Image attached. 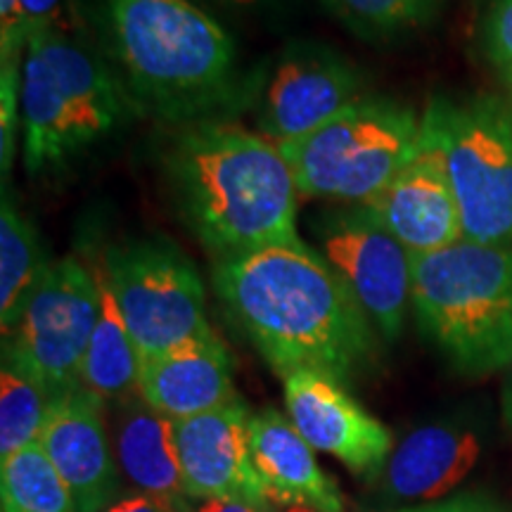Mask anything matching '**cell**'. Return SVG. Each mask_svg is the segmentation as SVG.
<instances>
[{"label":"cell","instance_id":"cell-1","mask_svg":"<svg viewBox=\"0 0 512 512\" xmlns=\"http://www.w3.org/2000/svg\"><path fill=\"white\" fill-rule=\"evenodd\" d=\"M211 283L230 320L280 377L318 370L349 384L373 366L375 325L306 242L214 261Z\"/></svg>","mask_w":512,"mask_h":512},{"label":"cell","instance_id":"cell-2","mask_svg":"<svg viewBox=\"0 0 512 512\" xmlns=\"http://www.w3.org/2000/svg\"><path fill=\"white\" fill-rule=\"evenodd\" d=\"M171 200L214 261L304 242L280 147L223 119L183 126L164 157Z\"/></svg>","mask_w":512,"mask_h":512},{"label":"cell","instance_id":"cell-3","mask_svg":"<svg viewBox=\"0 0 512 512\" xmlns=\"http://www.w3.org/2000/svg\"><path fill=\"white\" fill-rule=\"evenodd\" d=\"M128 100L171 124L219 119L242 91L238 46L192 0H105Z\"/></svg>","mask_w":512,"mask_h":512},{"label":"cell","instance_id":"cell-4","mask_svg":"<svg viewBox=\"0 0 512 512\" xmlns=\"http://www.w3.org/2000/svg\"><path fill=\"white\" fill-rule=\"evenodd\" d=\"M418 328L453 368L491 375L512 363V247L463 238L413 256Z\"/></svg>","mask_w":512,"mask_h":512},{"label":"cell","instance_id":"cell-5","mask_svg":"<svg viewBox=\"0 0 512 512\" xmlns=\"http://www.w3.org/2000/svg\"><path fill=\"white\" fill-rule=\"evenodd\" d=\"M128 95L95 48L64 27L29 36L22 60V159L29 174L110 136Z\"/></svg>","mask_w":512,"mask_h":512},{"label":"cell","instance_id":"cell-6","mask_svg":"<svg viewBox=\"0 0 512 512\" xmlns=\"http://www.w3.org/2000/svg\"><path fill=\"white\" fill-rule=\"evenodd\" d=\"M420 133L411 105L368 93L280 152L302 197L366 207L413 157Z\"/></svg>","mask_w":512,"mask_h":512},{"label":"cell","instance_id":"cell-7","mask_svg":"<svg viewBox=\"0 0 512 512\" xmlns=\"http://www.w3.org/2000/svg\"><path fill=\"white\" fill-rule=\"evenodd\" d=\"M100 273L143 358L216 335L200 271L169 240H133L112 247Z\"/></svg>","mask_w":512,"mask_h":512},{"label":"cell","instance_id":"cell-8","mask_svg":"<svg viewBox=\"0 0 512 512\" xmlns=\"http://www.w3.org/2000/svg\"><path fill=\"white\" fill-rule=\"evenodd\" d=\"M467 240L512 247V102L432 100Z\"/></svg>","mask_w":512,"mask_h":512},{"label":"cell","instance_id":"cell-9","mask_svg":"<svg viewBox=\"0 0 512 512\" xmlns=\"http://www.w3.org/2000/svg\"><path fill=\"white\" fill-rule=\"evenodd\" d=\"M98 316V273L74 256L53 261L3 337V361L41 382L53 399L72 392Z\"/></svg>","mask_w":512,"mask_h":512},{"label":"cell","instance_id":"cell-10","mask_svg":"<svg viewBox=\"0 0 512 512\" xmlns=\"http://www.w3.org/2000/svg\"><path fill=\"white\" fill-rule=\"evenodd\" d=\"M313 233L318 254L349 287L377 335L396 342L413 297V254L366 207L323 214Z\"/></svg>","mask_w":512,"mask_h":512},{"label":"cell","instance_id":"cell-11","mask_svg":"<svg viewBox=\"0 0 512 512\" xmlns=\"http://www.w3.org/2000/svg\"><path fill=\"white\" fill-rule=\"evenodd\" d=\"M366 209L413 256L439 252L465 238L434 102L422 117L413 157Z\"/></svg>","mask_w":512,"mask_h":512},{"label":"cell","instance_id":"cell-12","mask_svg":"<svg viewBox=\"0 0 512 512\" xmlns=\"http://www.w3.org/2000/svg\"><path fill=\"white\" fill-rule=\"evenodd\" d=\"M366 79L320 43H292L278 57L259 100V133L275 145L299 140L363 98Z\"/></svg>","mask_w":512,"mask_h":512},{"label":"cell","instance_id":"cell-13","mask_svg":"<svg viewBox=\"0 0 512 512\" xmlns=\"http://www.w3.org/2000/svg\"><path fill=\"white\" fill-rule=\"evenodd\" d=\"M287 418L313 451L328 453L356 475L380 477L394 451V437L347 392V384L318 370L283 377Z\"/></svg>","mask_w":512,"mask_h":512},{"label":"cell","instance_id":"cell-14","mask_svg":"<svg viewBox=\"0 0 512 512\" xmlns=\"http://www.w3.org/2000/svg\"><path fill=\"white\" fill-rule=\"evenodd\" d=\"M252 411L242 399L195 418L174 420L185 494L190 501L235 498L268 508V496L249 451Z\"/></svg>","mask_w":512,"mask_h":512},{"label":"cell","instance_id":"cell-15","mask_svg":"<svg viewBox=\"0 0 512 512\" xmlns=\"http://www.w3.org/2000/svg\"><path fill=\"white\" fill-rule=\"evenodd\" d=\"M484 451L482 430L467 420L427 422L394 446L375 479L382 508L444 501L472 475Z\"/></svg>","mask_w":512,"mask_h":512},{"label":"cell","instance_id":"cell-16","mask_svg":"<svg viewBox=\"0 0 512 512\" xmlns=\"http://www.w3.org/2000/svg\"><path fill=\"white\" fill-rule=\"evenodd\" d=\"M102 406L81 387L57 396L38 441L67 484L76 512H102L119 498V465Z\"/></svg>","mask_w":512,"mask_h":512},{"label":"cell","instance_id":"cell-17","mask_svg":"<svg viewBox=\"0 0 512 512\" xmlns=\"http://www.w3.org/2000/svg\"><path fill=\"white\" fill-rule=\"evenodd\" d=\"M138 394L169 420L195 418L240 399L233 358L216 335L143 358Z\"/></svg>","mask_w":512,"mask_h":512},{"label":"cell","instance_id":"cell-18","mask_svg":"<svg viewBox=\"0 0 512 512\" xmlns=\"http://www.w3.org/2000/svg\"><path fill=\"white\" fill-rule=\"evenodd\" d=\"M249 451L268 503H306L320 512H344L337 484L285 413L275 408L252 413Z\"/></svg>","mask_w":512,"mask_h":512},{"label":"cell","instance_id":"cell-19","mask_svg":"<svg viewBox=\"0 0 512 512\" xmlns=\"http://www.w3.org/2000/svg\"><path fill=\"white\" fill-rule=\"evenodd\" d=\"M117 406L112 446L121 475L138 494L155 498L174 512H190L192 501L183 486L174 420L147 406L140 394Z\"/></svg>","mask_w":512,"mask_h":512},{"label":"cell","instance_id":"cell-20","mask_svg":"<svg viewBox=\"0 0 512 512\" xmlns=\"http://www.w3.org/2000/svg\"><path fill=\"white\" fill-rule=\"evenodd\" d=\"M100 283V316L93 337L83 356L79 387L95 396L100 403H121L138 394L143 356L133 342L117 299L98 271Z\"/></svg>","mask_w":512,"mask_h":512},{"label":"cell","instance_id":"cell-21","mask_svg":"<svg viewBox=\"0 0 512 512\" xmlns=\"http://www.w3.org/2000/svg\"><path fill=\"white\" fill-rule=\"evenodd\" d=\"M53 261L46 259L41 235L3 190L0 204V328H15L19 313Z\"/></svg>","mask_w":512,"mask_h":512},{"label":"cell","instance_id":"cell-22","mask_svg":"<svg viewBox=\"0 0 512 512\" xmlns=\"http://www.w3.org/2000/svg\"><path fill=\"white\" fill-rule=\"evenodd\" d=\"M3 512H76L67 484L41 444L0 460Z\"/></svg>","mask_w":512,"mask_h":512},{"label":"cell","instance_id":"cell-23","mask_svg":"<svg viewBox=\"0 0 512 512\" xmlns=\"http://www.w3.org/2000/svg\"><path fill=\"white\" fill-rule=\"evenodd\" d=\"M332 17L366 41L413 34L437 19L448 0H320Z\"/></svg>","mask_w":512,"mask_h":512},{"label":"cell","instance_id":"cell-24","mask_svg":"<svg viewBox=\"0 0 512 512\" xmlns=\"http://www.w3.org/2000/svg\"><path fill=\"white\" fill-rule=\"evenodd\" d=\"M53 396L41 382L3 361L0 368V460L41 441Z\"/></svg>","mask_w":512,"mask_h":512},{"label":"cell","instance_id":"cell-25","mask_svg":"<svg viewBox=\"0 0 512 512\" xmlns=\"http://www.w3.org/2000/svg\"><path fill=\"white\" fill-rule=\"evenodd\" d=\"M22 60L0 62V171H3V181H8L12 162H15L17 140H22Z\"/></svg>","mask_w":512,"mask_h":512},{"label":"cell","instance_id":"cell-26","mask_svg":"<svg viewBox=\"0 0 512 512\" xmlns=\"http://www.w3.org/2000/svg\"><path fill=\"white\" fill-rule=\"evenodd\" d=\"M479 36L486 60L512 88V0H486Z\"/></svg>","mask_w":512,"mask_h":512},{"label":"cell","instance_id":"cell-27","mask_svg":"<svg viewBox=\"0 0 512 512\" xmlns=\"http://www.w3.org/2000/svg\"><path fill=\"white\" fill-rule=\"evenodd\" d=\"M27 43L22 0H0V62L22 60Z\"/></svg>","mask_w":512,"mask_h":512},{"label":"cell","instance_id":"cell-28","mask_svg":"<svg viewBox=\"0 0 512 512\" xmlns=\"http://www.w3.org/2000/svg\"><path fill=\"white\" fill-rule=\"evenodd\" d=\"M67 0H22V15L27 36L43 29L62 27V12Z\"/></svg>","mask_w":512,"mask_h":512},{"label":"cell","instance_id":"cell-29","mask_svg":"<svg viewBox=\"0 0 512 512\" xmlns=\"http://www.w3.org/2000/svg\"><path fill=\"white\" fill-rule=\"evenodd\" d=\"M389 512H501V510L494 508V505L479 496H456V498H444V501H434V503L406 505V508H394Z\"/></svg>","mask_w":512,"mask_h":512},{"label":"cell","instance_id":"cell-30","mask_svg":"<svg viewBox=\"0 0 512 512\" xmlns=\"http://www.w3.org/2000/svg\"><path fill=\"white\" fill-rule=\"evenodd\" d=\"M204 3L216 5V8L238 12V15H275V12L285 10L290 0H204Z\"/></svg>","mask_w":512,"mask_h":512},{"label":"cell","instance_id":"cell-31","mask_svg":"<svg viewBox=\"0 0 512 512\" xmlns=\"http://www.w3.org/2000/svg\"><path fill=\"white\" fill-rule=\"evenodd\" d=\"M102 512H174L166 508L164 503L155 501V498L145 494H131V496H119L112 505H107Z\"/></svg>","mask_w":512,"mask_h":512},{"label":"cell","instance_id":"cell-32","mask_svg":"<svg viewBox=\"0 0 512 512\" xmlns=\"http://www.w3.org/2000/svg\"><path fill=\"white\" fill-rule=\"evenodd\" d=\"M268 508H259L247 501H235V498H207V501H192L190 512H266Z\"/></svg>","mask_w":512,"mask_h":512},{"label":"cell","instance_id":"cell-33","mask_svg":"<svg viewBox=\"0 0 512 512\" xmlns=\"http://www.w3.org/2000/svg\"><path fill=\"white\" fill-rule=\"evenodd\" d=\"M501 411H503V422H505V427H508V432L512 434V363L508 366V375H505Z\"/></svg>","mask_w":512,"mask_h":512},{"label":"cell","instance_id":"cell-34","mask_svg":"<svg viewBox=\"0 0 512 512\" xmlns=\"http://www.w3.org/2000/svg\"><path fill=\"white\" fill-rule=\"evenodd\" d=\"M266 512H320V510L306 503H271Z\"/></svg>","mask_w":512,"mask_h":512}]
</instances>
